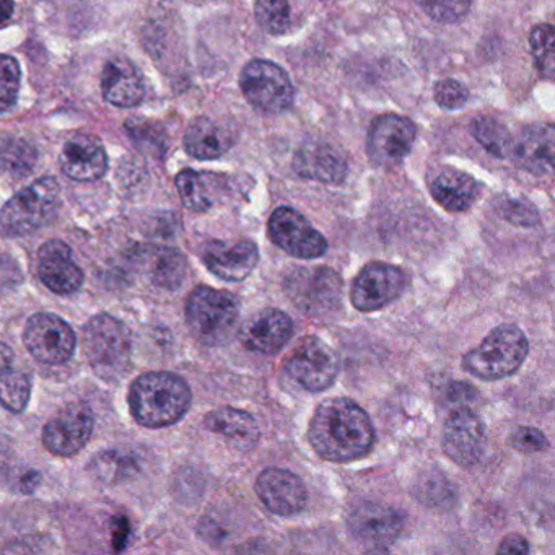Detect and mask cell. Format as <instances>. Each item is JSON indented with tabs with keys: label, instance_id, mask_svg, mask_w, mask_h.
<instances>
[{
	"label": "cell",
	"instance_id": "cell-1",
	"mask_svg": "<svg viewBox=\"0 0 555 555\" xmlns=\"http://www.w3.org/2000/svg\"><path fill=\"white\" fill-rule=\"evenodd\" d=\"M308 441L323 460L349 463L369 454L375 444V428L356 402L347 398L327 399L311 418Z\"/></svg>",
	"mask_w": 555,
	"mask_h": 555
},
{
	"label": "cell",
	"instance_id": "cell-2",
	"mask_svg": "<svg viewBox=\"0 0 555 555\" xmlns=\"http://www.w3.org/2000/svg\"><path fill=\"white\" fill-rule=\"evenodd\" d=\"M193 395L181 376L170 372L144 373L129 388L132 417L142 427L177 424L190 411Z\"/></svg>",
	"mask_w": 555,
	"mask_h": 555
},
{
	"label": "cell",
	"instance_id": "cell-3",
	"mask_svg": "<svg viewBox=\"0 0 555 555\" xmlns=\"http://www.w3.org/2000/svg\"><path fill=\"white\" fill-rule=\"evenodd\" d=\"M82 346L93 372L105 382H116L128 372L132 356L131 331L112 314H96L86 324Z\"/></svg>",
	"mask_w": 555,
	"mask_h": 555
},
{
	"label": "cell",
	"instance_id": "cell-4",
	"mask_svg": "<svg viewBox=\"0 0 555 555\" xmlns=\"http://www.w3.org/2000/svg\"><path fill=\"white\" fill-rule=\"evenodd\" d=\"M528 352L525 333L513 324H500L463 357V369L483 382H496L518 372Z\"/></svg>",
	"mask_w": 555,
	"mask_h": 555
},
{
	"label": "cell",
	"instance_id": "cell-5",
	"mask_svg": "<svg viewBox=\"0 0 555 555\" xmlns=\"http://www.w3.org/2000/svg\"><path fill=\"white\" fill-rule=\"evenodd\" d=\"M240 320L238 300L230 292L197 287L186 301L191 333L206 346H222L235 334Z\"/></svg>",
	"mask_w": 555,
	"mask_h": 555
},
{
	"label": "cell",
	"instance_id": "cell-6",
	"mask_svg": "<svg viewBox=\"0 0 555 555\" xmlns=\"http://www.w3.org/2000/svg\"><path fill=\"white\" fill-rule=\"evenodd\" d=\"M61 188L54 178H41L18 191L0 210V235L25 236L43 229L56 217Z\"/></svg>",
	"mask_w": 555,
	"mask_h": 555
},
{
	"label": "cell",
	"instance_id": "cell-7",
	"mask_svg": "<svg viewBox=\"0 0 555 555\" xmlns=\"http://www.w3.org/2000/svg\"><path fill=\"white\" fill-rule=\"evenodd\" d=\"M285 372L307 391H324L339 375V356L320 337H304L285 359Z\"/></svg>",
	"mask_w": 555,
	"mask_h": 555
},
{
	"label": "cell",
	"instance_id": "cell-8",
	"mask_svg": "<svg viewBox=\"0 0 555 555\" xmlns=\"http://www.w3.org/2000/svg\"><path fill=\"white\" fill-rule=\"evenodd\" d=\"M243 95L255 108L266 113H282L295 99L291 77L271 61L255 60L246 64L240 76Z\"/></svg>",
	"mask_w": 555,
	"mask_h": 555
},
{
	"label": "cell",
	"instance_id": "cell-9",
	"mask_svg": "<svg viewBox=\"0 0 555 555\" xmlns=\"http://www.w3.org/2000/svg\"><path fill=\"white\" fill-rule=\"evenodd\" d=\"M24 344L38 362L44 365H63L73 359L77 337L63 318L53 313H38L28 320Z\"/></svg>",
	"mask_w": 555,
	"mask_h": 555
},
{
	"label": "cell",
	"instance_id": "cell-10",
	"mask_svg": "<svg viewBox=\"0 0 555 555\" xmlns=\"http://www.w3.org/2000/svg\"><path fill=\"white\" fill-rule=\"evenodd\" d=\"M408 287V275L398 266L370 262L357 275L350 300L359 311H376L398 300Z\"/></svg>",
	"mask_w": 555,
	"mask_h": 555
},
{
	"label": "cell",
	"instance_id": "cell-11",
	"mask_svg": "<svg viewBox=\"0 0 555 555\" xmlns=\"http://www.w3.org/2000/svg\"><path fill=\"white\" fill-rule=\"evenodd\" d=\"M287 292L301 311L321 317L339 307L343 281L330 268H298L287 281Z\"/></svg>",
	"mask_w": 555,
	"mask_h": 555
},
{
	"label": "cell",
	"instance_id": "cell-12",
	"mask_svg": "<svg viewBox=\"0 0 555 555\" xmlns=\"http://www.w3.org/2000/svg\"><path fill=\"white\" fill-rule=\"evenodd\" d=\"M272 242L295 258L317 259L327 251V242L300 212L279 207L268 222Z\"/></svg>",
	"mask_w": 555,
	"mask_h": 555
},
{
	"label": "cell",
	"instance_id": "cell-13",
	"mask_svg": "<svg viewBox=\"0 0 555 555\" xmlns=\"http://www.w3.org/2000/svg\"><path fill=\"white\" fill-rule=\"evenodd\" d=\"M92 409L83 402L67 404L43 430V443L56 456H74L89 443L93 434Z\"/></svg>",
	"mask_w": 555,
	"mask_h": 555
},
{
	"label": "cell",
	"instance_id": "cell-14",
	"mask_svg": "<svg viewBox=\"0 0 555 555\" xmlns=\"http://www.w3.org/2000/svg\"><path fill=\"white\" fill-rule=\"evenodd\" d=\"M443 450L460 466L470 467L479 463L486 450V427L482 418L469 408L451 412L444 422Z\"/></svg>",
	"mask_w": 555,
	"mask_h": 555
},
{
	"label": "cell",
	"instance_id": "cell-15",
	"mask_svg": "<svg viewBox=\"0 0 555 555\" xmlns=\"http://www.w3.org/2000/svg\"><path fill=\"white\" fill-rule=\"evenodd\" d=\"M415 141V126L411 119L385 115L375 119L366 139V152L379 167H392L404 160Z\"/></svg>",
	"mask_w": 555,
	"mask_h": 555
},
{
	"label": "cell",
	"instance_id": "cell-16",
	"mask_svg": "<svg viewBox=\"0 0 555 555\" xmlns=\"http://www.w3.org/2000/svg\"><path fill=\"white\" fill-rule=\"evenodd\" d=\"M256 493L269 512L279 516H294L307 505L308 493L297 474L281 467H269L256 480Z\"/></svg>",
	"mask_w": 555,
	"mask_h": 555
},
{
	"label": "cell",
	"instance_id": "cell-17",
	"mask_svg": "<svg viewBox=\"0 0 555 555\" xmlns=\"http://www.w3.org/2000/svg\"><path fill=\"white\" fill-rule=\"evenodd\" d=\"M347 526L362 544L386 547L401 534L402 516L391 506L362 503L349 513Z\"/></svg>",
	"mask_w": 555,
	"mask_h": 555
},
{
	"label": "cell",
	"instance_id": "cell-18",
	"mask_svg": "<svg viewBox=\"0 0 555 555\" xmlns=\"http://www.w3.org/2000/svg\"><path fill=\"white\" fill-rule=\"evenodd\" d=\"M37 268L41 282L54 294H76L82 287V269L74 261L70 246L61 240H50L41 246Z\"/></svg>",
	"mask_w": 555,
	"mask_h": 555
},
{
	"label": "cell",
	"instance_id": "cell-19",
	"mask_svg": "<svg viewBox=\"0 0 555 555\" xmlns=\"http://www.w3.org/2000/svg\"><path fill=\"white\" fill-rule=\"evenodd\" d=\"M294 334L291 317L278 308H266L249 317L240 330V340L251 352L272 356L278 353Z\"/></svg>",
	"mask_w": 555,
	"mask_h": 555
},
{
	"label": "cell",
	"instance_id": "cell-20",
	"mask_svg": "<svg viewBox=\"0 0 555 555\" xmlns=\"http://www.w3.org/2000/svg\"><path fill=\"white\" fill-rule=\"evenodd\" d=\"M203 261L217 278L242 282L258 266L259 249L251 240H240L235 243L210 242L204 248Z\"/></svg>",
	"mask_w": 555,
	"mask_h": 555
},
{
	"label": "cell",
	"instance_id": "cell-21",
	"mask_svg": "<svg viewBox=\"0 0 555 555\" xmlns=\"http://www.w3.org/2000/svg\"><path fill=\"white\" fill-rule=\"evenodd\" d=\"M64 175L76 181H96L108 170V157L99 139L77 134L66 142L61 152Z\"/></svg>",
	"mask_w": 555,
	"mask_h": 555
},
{
	"label": "cell",
	"instance_id": "cell-22",
	"mask_svg": "<svg viewBox=\"0 0 555 555\" xmlns=\"http://www.w3.org/2000/svg\"><path fill=\"white\" fill-rule=\"evenodd\" d=\"M102 92L103 99L109 105L132 108L145 99L144 79L134 64L122 57H115L103 69Z\"/></svg>",
	"mask_w": 555,
	"mask_h": 555
},
{
	"label": "cell",
	"instance_id": "cell-23",
	"mask_svg": "<svg viewBox=\"0 0 555 555\" xmlns=\"http://www.w3.org/2000/svg\"><path fill=\"white\" fill-rule=\"evenodd\" d=\"M516 164L534 175H547L554 170L555 132L551 125L526 128L513 141L512 154Z\"/></svg>",
	"mask_w": 555,
	"mask_h": 555
},
{
	"label": "cell",
	"instance_id": "cell-24",
	"mask_svg": "<svg viewBox=\"0 0 555 555\" xmlns=\"http://www.w3.org/2000/svg\"><path fill=\"white\" fill-rule=\"evenodd\" d=\"M294 170L307 180L339 184L346 180L347 162L333 145H307L295 155Z\"/></svg>",
	"mask_w": 555,
	"mask_h": 555
},
{
	"label": "cell",
	"instance_id": "cell-25",
	"mask_svg": "<svg viewBox=\"0 0 555 555\" xmlns=\"http://www.w3.org/2000/svg\"><path fill=\"white\" fill-rule=\"evenodd\" d=\"M207 430L225 437L233 447L249 451L259 440L258 422L246 411L235 408H220L204 418Z\"/></svg>",
	"mask_w": 555,
	"mask_h": 555
},
{
	"label": "cell",
	"instance_id": "cell-26",
	"mask_svg": "<svg viewBox=\"0 0 555 555\" xmlns=\"http://www.w3.org/2000/svg\"><path fill=\"white\" fill-rule=\"evenodd\" d=\"M434 199L448 212H464L477 197V183L470 175L444 168L430 183Z\"/></svg>",
	"mask_w": 555,
	"mask_h": 555
},
{
	"label": "cell",
	"instance_id": "cell-27",
	"mask_svg": "<svg viewBox=\"0 0 555 555\" xmlns=\"http://www.w3.org/2000/svg\"><path fill=\"white\" fill-rule=\"evenodd\" d=\"M232 147L230 132L209 118H197L184 134V149L197 160H216Z\"/></svg>",
	"mask_w": 555,
	"mask_h": 555
},
{
	"label": "cell",
	"instance_id": "cell-28",
	"mask_svg": "<svg viewBox=\"0 0 555 555\" xmlns=\"http://www.w3.org/2000/svg\"><path fill=\"white\" fill-rule=\"evenodd\" d=\"M145 271L152 282L164 291H177L186 278V258L168 246L145 248Z\"/></svg>",
	"mask_w": 555,
	"mask_h": 555
},
{
	"label": "cell",
	"instance_id": "cell-29",
	"mask_svg": "<svg viewBox=\"0 0 555 555\" xmlns=\"http://www.w3.org/2000/svg\"><path fill=\"white\" fill-rule=\"evenodd\" d=\"M214 181L216 177L194 170H183L177 177L181 203L193 212H204L214 206Z\"/></svg>",
	"mask_w": 555,
	"mask_h": 555
},
{
	"label": "cell",
	"instance_id": "cell-30",
	"mask_svg": "<svg viewBox=\"0 0 555 555\" xmlns=\"http://www.w3.org/2000/svg\"><path fill=\"white\" fill-rule=\"evenodd\" d=\"M474 139L495 157H508L512 154L513 139L508 129L499 119L480 116L470 125Z\"/></svg>",
	"mask_w": 555,
	"mask_h": 555
},
{
	"label": "cell",
	"instance_id": "cell-31",
	"mask_svg": "<svg viewBox=\"0 0 555 555\" xmlns=\"http://www.w3.org/2000/svg\"><path fill=\"white\" fill-rule=\"evenodd\" d=\"M139 463L132 454L118 450H108L100 453L92 460V469L99 479L105 483H118L134 476Z\"/></svg>",
	"mask_w": 555,
	"mask_h": 555
},
{
	"label": "cell",
	"instance_id": "cell-32",
	"mask_svg": "<svg viewBox=\"0 0 555 555\" xmlns=\"http://www.w3.org/2000/svg\"><path fill=\"white\" fill-rule=\"evenodd\" d=\"M31 396V382L24 372L11 369L0 372V404L14 414L27 409Z\"/></svg>",
	"mask_w": 555,
	"mask_h": 555
},
{
	"label": "cell",
	"instance_id": "cell-33",
	"mask_svg": "<svg viewBox=\"0 0 555 555\" xmlns=\"http://www.w3.org/2000/svg\"><path fill=\"white\" fill-rule=\"evenodd\" d=\"M529 47L542 77L551 80L555 70V37L552 25H538L529 35Z\"/></svg>",
	"mask_w": 555,
	"mask_h": 555
},
{
	"label": "cell",
	"instance_id": "cell-34",
	"mask_svg": "<svg viewBox=\"0 0 555 555\" xmlns=\"http://www.w3.org/2000/svg\"><path fill=\"white\" fill-rule=\"evenodd\" d=\"M256 22L269 35H282L291 27L288 0H256Z\"/></svg>",
	"mask_w": 555,
	"mask_h": 555
},
{
	"label": "cell",
	"instance_id": "cell-35",
	"mask_svg": "<svg viewBox=\"0 0 555 555\" xmlns=\"http://www.w3.org/2000/svg\"><path fill=\"white\" fill-rule=\"evenodd\" d=\"M21 79L17 60L12 56H0V113L8 112L17 102Z\"/></svg>",
	"mask_w": 555,
	"mask_h": 555
},
{
	"label": "cell",
	"instance_id": "cell-36",
	"mask_svg": "<svg viewBox=\"0 0 555 555\" xmlns=\"http://www.w3.org/2000/svg\"><path fill=\"white\" fill-rule=\"evenodd\" d=\"M428 17L440 24H456L469 12L473 0H421Z\"/></svg>",
	"mask_w": 555,
	"mask_h": 555
},
{
	"label": "cell",
	"instance_id": "cell-37",
	"mask_svg": "<svg viewBox=\"0 0 555 555\" xmlns=\"http://www.w3.org/2000/svg\"><path fill=\"white\" fill-rule=\"evenodd\" d=\"M469 93L457 80H441L435 86V102L444 109H457L466 105Z\"/></svg>",
	"mask_w": 555,
	"mask_h": 555
},
{
	"label": "cell",
	"instance_id": "cell-38",
	"mask_svg": "<svg viewBox=\"0 0 555 555\" xmlns=\"http://www.w3.org/2000/svg\"><path fill=\"white\" fill-rule=\"evenodd\" d=\"M500 214L503 219L512 222L513 225L531 227L539 220L538 212L531 204L519 199H505L500 204Z\"/></svg>",
	"mask_w": 555,
	"mask_h": 555
},
{
	"label": "cell",
	"instance_id": "cell-39",
	"mask_svg": "<svg viewBox=\"0 0 555 555\" xmlns=\"http://www.w3.org/2000/svg\"><path fill=\"white\" fill-rule=\"evenodd\" d=\"M0 160L4 162L5 167L11 168L14 173H25L30 170L35 162V152H30L27 144L18 141H12L4 145V152H0Z\"/></svg>",
	"mask_w": 555,
	"mask_h": 555
},
{
	"label": "cell",
	"instance_id": "cell-40",
	"mask_svg": "<svg viewBox=\"0 0 555 555\" xmlns=\"http://www.w3.org/2000/svg\"><path fill=\"white\" fill-rule=\"evenodd\" d=\"M512 444L521 453H539L547 448V438L539 428L519 427L513 431Z\"/></svg>",
	"mask_w": 555,
	"mask_h": 555
},
{
	"label": "cell",
	"instance_id": "cell-41",
	"mask_svg": "<svg viewBox=\"0 0 555 555\" xmlns=\"http://www.w3.org/2000/svg\"><path fill=\"white\" fill-rule=\"evenodd\" d=\"M22 281H24V274H22L17 261L11 256L0 255V294L14 291L17 285L22 284Z\"/></svg>",
	"mask_w": 555,
	"mask_h": 555
},
{
	"label": "cell",
	"instance_id": "cell-42",
	"mask_svg": "<svg viewBox=\"0 0 555 555\" xmlns=\"http://www.w3.org/2000/svg\"><path fill=\"white\" fill-rule=\"evenodd\" d=\"M496 552H499V554L525 555L529 554V544L522 535L508 534L506 538H503L502 542H500Z\"/></svg>",
	"mask_w": 555,
	"mask_h": 555
},
{
	"label": "cell",
	"instance_id": "cell-43",
	"mask_svg": "<svg viewBox=\"0 0 555 555\" xmlns=\"http://www.w3.org/2000/svg\"><path fill=\"white\" fill-rule=\"evenodd\" d=\"M476 396V389L467 385V383H451L450 388H448V398H450V401H474Z\"/></svg>",
	"mask_w": 555,
	"mask_h": 555
},
{
	"label": "cell",
	"instance_id": "cell-44",
	"mask_svg": "<svg viewBox=\"0 0 555 555\" xmlns=\"http://www.w3.org/2000/svg\"><path fill=\"white\" fill-rule=\"evenodd\" d=\"M15 353L8 344L0 343V372L14 366Z\"/></svg>",
	"mask_w": 555,
	"mask_h": 555
},
{
	"label": "cell",
	"instance_id": "cell-45",
	"mask_svg": "<svg viewBox=\"0 0 555 555\" xmlns=\"http://www.w3.org/2000/svg\"><path fill=\"white\" fill-rule=\"evenodd\" d=\"M14 0H0V25L5 24L14 14Z\"/></svg>",
	"mask_w": 555,
	"mask_h": 555
},
{
	"label": "cell",
	"instance_id": "cell-46",
	"mask_svg": "<svg viewBox=\"0 0 555 555\" xmlns=\"http://www.w3.org/2000/svg\"><path fill=\"white\" fill-rule=\"evenodd\" d=\"M40 483V474L28 473L27 476L22 477V489L24 492H34Z\"/></svg>",
	"mask_w": 555,
	"mask_h": 555
}]
</instances>
